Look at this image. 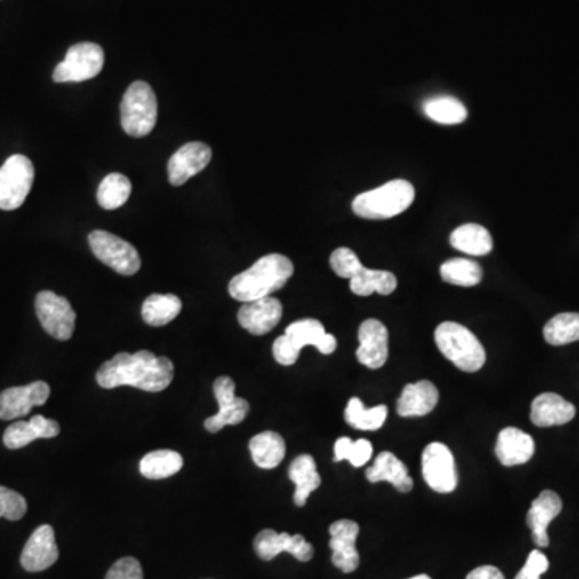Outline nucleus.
I'll list each match as a JSON object with an SVG mask.
<instances>
[{
  "label": "nucleus",
  "instance_id": "obj_4",
  "mask_svg": "<svg viewBox=\"0 0 579 579\" xmlns=\"http://www.w3.org/2000/svg\"><path fill=\"white\" fill-rule=\"evenodd\" d=\"M414 200V185L404 179H395L354 198L353 211L359 218L390 219L404 213Z\"/></svg>",
  "mask_w": 579,
  "mask_h": 579
},
{
  "label": "nucleus",
  "instance_id": "obj_30",
  "mask_svg": "<svg viewBox=\"0 0 579 579\" xmlns=\"http://www.w3.org/2000/svg\"><path fill=\"white\" fill-rule=\"evenodd\" d=\"M184 467V459L181 454L169 449L148 452L144 459L140 460V473L148 480H163L173 477Z\"/></svg>",
  "mask_w": 579,
  "mask_h": 579
},
{
  "label": "nucleus",
  "instance_id": "obj_28",
  "mask_svg": "<svg viewBox=\"0 0 579 579\" xmlns=\"http://www.w3.org/2000/svg\"><path fill=\"white\" fill-rule=\"evenodd\" d=\"M285 441L279 433L264 432L250 441L251 459L259 469H276L285 457Z\"/></svg>",
  "mask_w": 579,
  "mask_h": 579
},
{
  "label": "nucleus",
  "instance_id": "obj_31",
  "mask_svg": "<svg viewBox=\"0 0 579 579\" xmlns=\"http://www.w3.org/2000/svg\"><path fill=\"white\" fill-rule=\"evenodd\" d=\"M182 311V301L176 295L153 293L142 304V317L148 325L163 327L173 322Z\"/></svg>",
  "mask_w": 579,
  "mask_h": 579
},
{
  "label": "nucleus",
  "instance_id": "obj_36",
  "mask_svg": "<svg viewBox=\"0 0 579 579\" xmlns=\"http://www.w3.org/2000/svg\"><path fill=\"white\" fill-rule=\"evenodd\" d=\"M544 338L552 346L568 345L579 341V314L562 313L552 317L544 327Z\"/></svg>",
  "mask_w": 579,
  "mask_h": 579
},
{
  "label": "nucleus",
  "instance_id": "obj_23",
  "mask_svg": "<svg viewBox=\"0 0 579 579\" xmlns=\"http://www.w3.org/2000/svg\"><path fill=\"white\" fill-rule=\"evenodd\" d=\"M496 456L506 467L526 464L534 456V440L520 428H504L497 436Z\"/></svg>",
  "mask_w": 579,
  "mask_h": 579
},
{
  "label": "nucleus",
  "instance_id": "obj_17",
  "mask_svg": "<svg viewBox=\"0 0 579 579\" xmlns=\"http://www.w3.org/2000/svg\"><path fill=\"white\" fill-rule=\"evenodd\" d=\"M58 546L55 531L50 525H42L34 530L21 552V567L31 573L44 571L58 560Z\"/></svg>",
  "mask_w": 579,
  "mask_h": 579
},
{
  "label": "nucleus",
  "instance_id": "obj_12",
  "mask_svg": "<svg viewBox=\"0 0 579 579\" xmlns=\"http://www.w3.org/2000/svg\"><path fill=\"white\" fill-rule=\"evenodd\" d=\"M214 396L218 399L219 412L205 420V428L210 433L221 432L227 425H239L247 419L250 404L235 396V382L230 377H219L214 382Z\"/></svg>",
  "mask_w": 579,
  "mask_h": 579
},
{
  "label": "nucleus",
  "instance_id": "obj_41",
  "mask_svg": "<svg viewBox=\"0 0 579 579\" xmlns=\"http://www.w3.org/2000/svg\"><path fill=\"white\" fill-rule=\"evenodd\" d=\"M549 570V560L541 551H533L528 555L525 567L518 571L515 579H539Z\"/></svg>",
  "mask_w": 579,
  "mask_h": 579
},
{
  "label": "nucleus",
  "instance_id": "obj_38",
  "mask_svg": "<svg viewBox=\"0 0 579 579\" xmlns=\"http://www.w3.org/2000/svg\"><path fill=\"white\" fill-rule=\"evenodd\" d=\"M330 266L341 279H353L361 271L362 263L351 248L341 247L330 256Z\"/></svg>",
  "mask_w": 579,
  "mask_h": 579
},
{
  "label": "nucleus",
  "instance_id": "obj_5",
  "mask_svg": "<svg viewBox=\"0 0 579 579\" xmlns=\"http://www.w3.org/2000/svg\"><path fill=\"white\" fill-rule=\"evenodd\" d=\"M435 341L444 358L464 372H478L485 366L486 351L467 327L457 322H443L435 330Z\"/></svg>",
  "mask_w": 579,
  "mask_h": 579
},
{
  "label": "nucleus",
  "instance_id": "obj_6",
  "mask_svg": "<svg viewBox=\"0 0 579 579\" xmlns=\"http://www.w3.org/2000/svg\"><path fill=\"white\" fill-rule=\"evenodd\" d=\"M158 118L157 95L144 81H136L124 92L121 126L131 137H145L153 131Z\"/></svg>",
  "mask_w": 579,
  "mask_h": 579
},
{
  "label": "nucleus",
  "instance_id": "obj_3",
  "mask_svg": "<svg viewBox=\"0 0 579 579\" xmlns=\"http://www.w3.org/2000/svg\"><path fill=\"white\" fill-rule=\"evenodd\" d=\"M337 338L325 332L324 325L316 319H301L288 325L285 335L272 345V354L282 366H293L300 358L304 346H316L322 354L337 350Z\"/></svg>",
  "mask_w": 579,
  "mask_h": 579
},
{
  "label": "nucleus",
  "instance_id": "obj_39",
  "mask_svg": "<svg viewBox=\"0 0 579 579\" xmlns=\"http://www.w3.org/2000/svg\"><path fill=\"white\" fill-rule=\"evenodd\" d=\"M28 504L25 497L13 489L0 486V517H5L12 522H18L25 517Z\"/></svg>",
  "mask_w": 579,
  "mask_h": 579
},
{
  "label": "nucleus",
  "instance_id": "obj_14",
  "mask_svg": "<svg viewBox=\"0 0 579 579\" xmlns=\"http://www.w3.org/2000/svg\"><path fill=\"white\" fill-rule=\"evenodd\" d=\"M50 396L46 382H33L26 386H13L0 393V420L20 419L36 406H44Z\"/></svg>",
  "mask_w": 579,
  "mask_h": 579
},
{
  "label": "nucleus",
  "instance_id": "obj_20",
  "mask_svg": "<svg viewBox=\"0 0 579 579\" xmlns=\"http://www.w3.org/2000/svg\"><path fill=\"white\" fill-rule=\"evenodd\" d=\"M562 512V499L559 494L554 491H543L534 499L531 504L528 515H526V523L531 528L533 533L534 544L538 547L549 546V536H547V528L551 525L552 520L557 518V515Z\"/></svg>",
  "mask_w": 579,
  "mask_h": 579
},
{
  "label": "nucleus",
  "instance_id": "obj_7",
  "mask_svg": "<svg viewBox=\"0 0 579 579\" xmlns=\"http://www.w3.org/2000/svg\"><path fill=\"white\" fill-rule=\"evenodd\" d=\"M34 166L25 155H12L0 168V210L13 211L33 189Z\"/></svg>",
  "mask_w": 579,
  "mask_h": 579
},
{
  "label": "nucleus",
  "instance_id": "obj_40",
  "mask_svg": "<svg viewBox=\"0 0 579 579\" xmlns=\"http://www.w3.org/2000/svg\"><path fill=\"white\" fill-rule=\"evenodd\" d=\"M105 579H144V571L139 560L134 557H123L108 570Z\"/></svg>",
  "mask_w": 579,
  "mask_h": 579
},
{
  "label": "nucleus",
  "instance_id": "obj_13",
  "mask_svg": "<svg viewBox=\"0 0 579 579\" xmlns=\"http://www.w3.org/2000/svg\"><path fill=\"white\" fill-rule=\"evenodd\" d=\"M255 551L259 559L271 562L282 552L292 554L300 562H309L314 557L313 544H309L301 534L277 533L263 530L255 538Z\"/></svg>",
  "mask_w": 579,
  "mask_h": 579
},
{
  "label": "nucleus",
  "instance_id": "obj_9",
  "mask_svg": "<svg viewBox=\"0 0 579 579\" xmlns=\"http://www.w3.org/2000/svg\"><path fill=\"white\" fill-rule=\"evenodd\" d=\"M89 245L95 258L121 276H134L142 266L139 251L132 247L131 243L107 230H94L89 235Z\"/></svg>",
  "mask_w": 579,
  "mask_h": 579
},
{
  "label": "nucleus",
  "instance_id": "obj_25",
  "mask_svg": "<svg viewBox=\"0 0 579 579\" xmlns=\"http://www.w3.org/2000/svg\"><path fill=\"white\" fill-rule=\"evenodd\" d=\"M366 477L370 483L388 481L399 493H409L414 488V480L409 475V470L393 452L378 454L374 465L366 470Z\"/></svg>",
  "mask_w": 579,
  "mask_h": 579
},
{
  "label": "nucleus",
  "instance_id": "obj_19",
  "mask_svg": "<svg viewBox=\"0 0 579 579\" xmlns=\"http://www.w3.org/2000/svg\"><path fill=\"white\" fill-rule=\"evenodd\" d=\"M284 314V306L277 298L266 296L261 300L243 303L239 311V324L251 335H266L276 329Z\"/></svg>",
  "mask_w": 579,
  "mask_h": 579
},
{
  "label": "nucleus",
  "instance_id": "obj_29",
  "mask_svg": "<svg viewBox=\"0 0 579 579\" xmlns=\"http://www.w3.org/2000/svg\"><path fill=\"white\" fill-rule=\"evenodd\" d=\"M350 282L351 292L358 296H369L372 293L391 295L398 287V279L393 272L377 271L367 267H362Z\"/></svg>",
  "mask_w": 579,
  "mask_h": 579
},
{
  "label": "nucleus",
  "instance_id": "obj_26",
  "mask_svg": "<svg viewBox=\"0 0 579 579\" xmlns=\"http://www.w3.org/2000/svg\"><path fill=\"white\" fill-rule=\"evenodd\" d=\"M288 477L295 483V501L296 506L304 507L308 502L309 496L321 486V475L317 472L316 460L309 454H301L293 460L290 469H288Z\"/></svg>",
  "mask_w": 579,
  "mask_h": 579
},
{
  "label": "nucleus",
  "instance_id": "obj_18",
  "mask_svg": "<svg viewBox=\"0 0 579 579\" xmlns=\"http://www.w3.org/2000/svg\"><path fill=\"white\" fill-rule=\"evenodd\" d=\"M356 358L362 366L380 369L388 359V329L377 319H367L359 327Z\"/></svg>",
  "mask_w": 579,
  "mask_h": 579
},
{
  "label": "nucleus",
  "instance_id": "obj_33",
  "mask_svg": "<svg viewBox=\"0 0 579 579\" xmlns=\"http://www.w3.org/2000/svg\"><path fill=\"white\" fill-rule=\"evenodd\" d=\"M440 274L446 284L459 287H475L483 279L480 264L467 258L449 259L441 266Z\"/></svg>",
  "mask_w": 579,
  "mask_h": 579
},
{
  "label": "nucleus",
  "instance_id": "obj_35",
  "mask_svg": "<svg viewBox=\"0 0 579 579\" xmlns=\"http://www.w3.org/2000/svg\"><path fill=\"white\" fill-rule=\"evenodd\" d=\"M423 111L430 120L444 126H454V124L464 123L467 120V108L464 103L454 99V97H435L423 105Z\"/></svg>",
  "mask_w": 579,
  "mask_h": 579
},
{
  "label": "nucleus",
  "instance_id": "obj_21",
  "mask_svg": "<svg viewBox=\"0 0 579 579\" xmlns=\"http://www.w3.org/2000/svg\"><path fill=\"white\" fill-rule=\"evenodd\" d=\"M60 435V425L52 419L42 415H34L29 422H15L4 433L5 448L21 449L33 441L49 440Z\"/></svg>",
  "mask_w": 579,
  "mask_h": 579
},
{
  "label": "nucleus",
  "instance_id": "obj_8",
  "mask_svg": "<svg viewBox=\"0 0 579 579\" xmlns=\"http://www.w3.org/2000/svg\"><path fill=\"white\" fill-rule=\"evenodd\" d=\"M105 63L102 47L94 42H79L70 47L65 60L54 71L55 83H83L99 76Z\"/></svg>",
  "mask_w": 579,
  "mask_h": 579
},
{
  "label": "nucleus",
  "instance_id": "obj_2",
  "mask_svg": "<svg viewBox=\"0 0 579 579\" xmlns=\"http://www.w3.org/2000/svg\"><path fill=\"white\" fill-rule=\"evenodd\" d=\"M293 272L295 267L287 256L277 253L263 256L250 269L230 280V296L242 303L261 300L284 288Z\"/></svg>",
  "mask_w": 579,
  "mask_h": 579
},
{
  "label": "nucleus",
  "instance_id": "obj_1",
  "mask_svg": "<svg viewBox=\"0 0 579 579\" xmlns=\"http://www.w3.org/2000/svg\"><path fill=\"white\" fill-rule=\"evenodd\" d=\"M173 378V362L158 358L150 351L116 354L97 372V383L105 390L134 386L148 393H160L171 385Z\"/></svg>",
  "mask_w": 579,
  "mask_h": 579
},
{
  "label": "nucleus",
  "instance_id": "obj_32",
  "mask_svg": "<svg viewBox=\"0 0 579 579\" xmlns=\"http://www.w3.org/2000/svg\"><path fill=\"white\" fill-rule=\"evenodd\" d=\"M388 417V407L380 406L366 407L359 398H351L346 406L345 420L351 427L361 432H375L380 430Z\"/></svg>",
  "mask_w": 579,
  "mask_h": 579
},
{
  "label": "nucleus",
  "instance_id": "obj_37",
  "mask_svg": "<svg viewBox=\"0 0 579 579\" xmlns=\"http://www.w3.org/2000/svg\"><path fill=\"white\" fill-rule=\"evenodd\" d=\"M372 454H374V446L367 440L353 441L343 436L335 443V460L337 462L348 460L356 469L366 465Z\"/></svg>",
  "mask_w": 579,
  "mask_h": 579
},
{
  "label": "nucleus",
  "instance_id": "obj_15",
  "mask_svg": "<svg viewBox=\"0 0 579 579\" xmlns=\"http://www.w3.org/2000/svg\"><path fill=\"white\" fill-rule=\"evenodd\" d=\"M211 157H213L211 148L203 142H189V144L182 145L173 157L169 158V182L176 187L184 185L210 165Z\"/></svg>",
  "mask_w": 579,
  "mask_h": 579
},
{
  "label": "nucleus",
  "instance_id": "obj_43",
  "mask_svg": "<svg viewBox=\"0 0 579 579\" xmlns=\"http://www.w3.org/2000/svg\"><path fill=\"white\" fill-rule=\"evenodd\" d=\"M409 579H432L430 578V576L427 575H417V576H412V578Z\"/></svg>",
  "mask_w": 579,
  "mask_h": 579
},
{
  "label": "nucleus",
  "instance_id": "obj_10",
  "mask_svg": "<svg viewBox=\"0 0 579 579\" xmlns=\"http://www.w3.org/2000/svg\"><path fill=\"white\" fill-rule=\"evenodd\" d=\"M36 314L42 329L55 340L66 341L73 337L76 313L70 301L54 292H41L36 296Z\"/></svg>",
  "mask_w": 579,
  "mask_h": 579
},
{
  "label": "nucleus",
  "instance_id": "obj_24",
  "mask_svg": "<svg viewBox=\"0 0 579 579\" xmlns=\"http://www.w3.org/2000/svg\"><path fill=\"white\" fill-rule=\"evenodd\" d=\"M575 414V406L555 393L536 396L531 404V422L536 427L565 425L575 419Z\"/></svg>",
  "mask_w": 579,
  "mask_h": 579
},
{
  "label": "nucleus",
  "instance_id": "obj_42",
  "mask_svg": "<svg viewBox=\"0 0 579 579\" xmlns=\"http://www.w3.org/2000/svg\"><path fill=\"white\" fill-rule=\"evenodd\" d=\"M467 579H506L502 575L501 570H497L496 567H491V565H485V567H478L475 570L470 571Z\"/></svg>",
  "mask_w": 579,
  "mask_h": 579
},
{
  "label": "nucleus",
  "instance_id": "obj_16",
  "mask_svg": "<svg viewBox=\"0 0 579 579\" xmlns=\"http://www.w3.org/2000/svg\"><path fill=\"white\" fill-rule=\"evenodd\" d=\"M330 549L332 563L343 573H353L358 570L359 552L356 549V539L359 536V525L353 520H338L330 525Z\"/></svg>",
  "mask_w": 579,
  "mask_h": 579
},
{
  "label": "nucleus",
  "instance_id": "obj_22",
  "mask_svg": "<svg viewBox=\"0 0 579 579\" xmlns=\"http://www.w3.org/2000/svg\"><path fill=\"white\" fill-rule=\"evenodd\" d=\"M440 401V391L428 380L409 383L399 396L398 414L401 417H423L430 414Z\"/></svg>",
  "mask_w": 579,
  "mask_h": 579
},
{
  "label": "nucleus",
  "instance_id": "obj_27",
  "mask_svg": "<svg viewBox=\"0 0 579 579\" xmlns=\"http://www.w3.org/2000/svg\"><path fill=\"white\" fill-rule=\"evenodd\" d=\"M452 248L462 251L465 255L485 256L493 251V237L486 227L480 224H464L457 227L449 237Z\"/></svg>",
  "mask_w": 579,
  "mask_h": 579
},
{
  "label": "nucleus",
  "instance_id": "obj_11",
  "mask_svg": "<svg viewBox=\"0 0 579 579\" xmlns=\"http://www.w3.org/2000/svg\"><path fill=\"white\" fill-rule=\"evenodd\" d=\"M422 475L436 493L448 494L457 488L456 460L446 444L432 443L423 449Z\"/></svg>",
  "mask_w": 579,
  "mask_h": 579
},
{
  "label": "nucleus",
  "instance_id": "obj_34",
  "mask_svg": "<svg viewBox=\"0 0 579 579\" xmlns=\"http://www.w3.org/2000/svg\"><path fill=\"white\" fill-rule=\"evenodd\" d=\"M132 185L128 177L120 173L108 174L97 190V200L103 210H116L128 202Z\"/></svg>",
  "mask_w": 579,
  "mask_h": 579
}]
</instances>
